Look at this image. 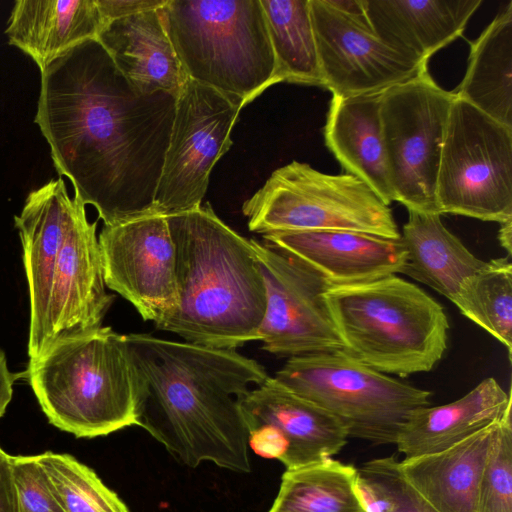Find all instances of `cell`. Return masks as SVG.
I'll use <instances>...</instances> for the list:
<instances>
[{
    "label": "cell",
    "instance_id": "cell-32",
    "mask_svg": "<svg viewBox=\"0 0 512 512\" xmlns=\"http://www.w3.org/2000/svg\"><path fill=\"white\" fill-rule=\"evenodd\" d=\"M357 470L375 491L380 512H436L405 480L396 458L373 459Z\"/></svg>",
    "mask_w": 512,
    "mask_h": 512
},
{
    "label": "cell",
    "instance_id": "cell-19",
    "mask_svg": "<svg viewBox=\"0 0 512 512\" xmlns=\"http://www.w3.org/2000/svg\"><path fill=\"white\" fill-rule=\"evenodd\" d=\"M97 40L142 94L163 91L178 97L189 79L167 35L160 9L110 21Z\"/></svg>",
    "mask_w": 512,
    "mask_h": 512
},
{
    "label": "cell",
    "instance_id": "cell-34",
    "mask_svg": "<svg viewBox=\"0 0 512 512\" xmlns=\"http://www.w3.org/2000/svg\"><path fill=\"white\" fill-rule=\"evenodd\" d=\"M248 446L259 456L283 462L288 443L272 426L263 425L249 431Z\"/></svg>",
    "mask_w": 512,
    "mask_h": 512
},
{
    "label": "cell",
    "instance_id": "cell-3",
    "mask_svg": "<svg viewBox=\"0 0 512 512\" xmlns=\"http://www.w3.org/2000/svg\"><path fill=\"white\" fill-rule=\"evenodd\" d=\"M166 219L175 246L179 306L157 329L220 349L259 340L266 292L251 239L225 224L209 202Z\"/></svg>",
    "mask_w": 512,
    "mask_h": 512
},
{
    "label": "cell",
    "instance_id": "cell-16",
    "mask_svg": "<svg viewBox=\"0 0 512 512\" xmlns=\"http://www.w3.org/2000/svg\"><path fill=\"white\" fill-rule=\"evenodd\" d=\"M77 204L62 177L31 191L15 216L30 300L29 360L46 349L48 305L58 257Z\"/></svg>",
    "mask_w": 512,
    "mask_h": 512
},
{
    "label": "cell",
    "instance_id": "cell-29",
    "mask_svg": "<svg viewBox=\"0 0 512 512\" xmlns=\"http://www.w3.org/2000/svg\"><path fill=\"white\" fill-rule=\"evenodd\" d=\"M453 302L512 354V265L507 257L492 259L463 280Z\"/></svg>",
    "mask_w": 512,
    "mask_h": 512
},
{
    "label": "cell",
    "instance_id": "cell-5",
    "mask_svg": "<svg viewBox=\"0 0 512 512\" xmlns=\"http://www.w3.org/2000/svg\"><path fill=\"white\" fill-rule=\"evenodd\" d=\"M324 297L344 351L371 368L406 377L443 357L447 315L417 285L389 275L330 285Z\"/></svg>",
    "mask_w": 512,
    "mask_h": 512
},
{
    "label": "cell",
    "instance_id": "cell-38",
    "mask_svg": "<svg viewBox=\"0 0 512 512\" xmlns=\"http://www.w3.org/2000/svg\"><path fill=\"white\" fill-rule=\"evenodd\" d=\"M498 239L509 256L512 253V219L500 223Z\"/></svg>",
    "mask_w": 512,
    "mask_h": 512
},
{
    "label": "cell",
    "instance_id": "cell-9",
    "mask_svg": "<svg viewBox=\"0 0 512 512\" xmlns=\"http://www.w3.org/2000/svg\"><path fill=\"white\" fill-rule=\"evenodd\" d=\"M436 202L440 214L512 219V128L458 97L445 126Z\"/></svg>",
    "mask_w": 512,
    "mask_h": 512
},
{
    "label": "cell",
    "instance_id": "cell-17",
    "mask_svg": "<svg viewBox=\"0 0 512 512\" xmlns=\"http://www.w3.org/2000/svg\"><path fill=\"white\" fill-rule=\"evenodd\" d=\"M320 273L330 285L355 284L401 273L406 253L399 239L344 230L262 235Z\"/></svg>",
    "mask_w": 512,
    "mask_h": 512
},
{
    "label": "cell",
    "instance_id": "cell-24",
    "mask_svg": "<svg viewBox=\"0 0 512 512\" xmlns=\"http://www.w3.org/2000/svg\"><path fill=\"white\" fill-rule=\"evenodd\" d=\"M510 410V393L494 378H486L458 400L417 410L396 446L405 458L438 453L499 421Z\"/></svg>",
    "mask_w": 512,
    "mask_h": 512
},
{
    "label": "cell",
    "instance_id": "cell-6",
    "mask_svg": "<svg viewBox=\"0 0 512 512\" xmlns=\"http://www.w3.org/2000/svg\"><path fill=\"white\" fill-rule=\"evenodd\" d=\"M160 12L189 79L244 106L276 84L260 0H167Z\"/></svg>",
    "mask_w": 512,
    "mask_h": 512
},
{
    "label": "cell",
    "instance_id": "cell-33",
    "mask_svg": "<svg viewBox=\"0 0 512 512\" xmlns=\"http://www.w3.org/2000/svg\"><path fill=\"white\" fill-rule=\"evenodd\" d=\"M22 512H65L37 455L11 456Z\"/></svg>",
    "mask_w": 512,
    "mask_h": 512
},
{
    "label": "cell",
    "instance_id": "cell-22",
    "mask_svg": "<svg viewBox=\"0 0 512 512\" xmlns=\"http://www.w3.org/2000/svg\"><path fill=\"white\" fill-rule=\"evenodd\" d=\"M499 421L441 452L404 458L401 474L436 512H477L480 480Z\"/></svg>",
    "mask_w": 512,
    "mask_h": 512
},
{
    "label": "cell",
    "instance_id": "cell-8",
    "mask_svg": "<svg viewBox=\"0 0 512 512\" xmlns=\"http://www.w3.org/2000/svg\"><path fill=\"white\" fill-rule=\"evenodd\" d=\"M250 231L344 230L399 239L392 210L361 179L292 161L272 172L242 205Z\"/></svg>",
    "mask_w": 512,
    "mask_h": 512
},
{
    "label": "cell",
    "instance_id": "cell-18",
    "mask_svg": "<svg viewBox=\"0 0 512 512\" xmlns=\"http://www.w3.org/2000/svg\"><path fill=\"white\" fill-rule=\"evenodd\" d=\"M249 431L268 425L288 443L286 469L316 463L339 453L347 444L342 424L327 411L282 386L269 376L240 401Z\"/></svg>",
    "mask_w": 512,
    "mask_h": 512
},
{
    "label": "cell",
    "instance_id": "cell-10",
    "mask_svg": "<svg viewBox=\"0 0 512 512\" xmlns=\"http://www.w3.org/2000/svg\"><path fill=\"white\" fill-rule=\"evenodd\" d=\"M455 97L434 81L428 68L382 93L380 116L390 182L395 201L407 210L440 214L436 181Z\"/></svg>",
    "mask_w": 512,
    "mask_h": 512
},
{
    "label": "cell",
    "instance_id": "cell-11",
    "mask_svg": "<svg viewBox=\"0 0 512 512\" xmlns=\"http://www.w3.org/2000/svg\"><path fill=\"white\" fill-rule=\"evenodd\" d=\"M241 100L188 79L176 99L175 114L154 206L174 215L198 208L210 173L233 144Z\"/></svg>",
    "mask_w": 512,
    "mask_h": 512
},
{
    "label": "cell",
    "instance_id": "cell-36",
    "mask_svg": "<svg viewBox=\"0 0 512 512\" xmlns=\"http://www.w3.org/2000/svg\"><path fill=\"white\" fill-rule=\"evenodd\" d=\"M0 512H22L14 481L11 456L0 448Z\"/></svg>",
    "mask_w": 512,
    "mask_h": 512
},
{
    "label": "cell",
    "instance_id": "cell-35",
    "mask_svg": "<svg viewBox=\"0 0 512 512\" xmlns=\"http://www.w3.org/2000/svg\"><path fill=\"white\" fill-rule=\"evenodd\" d=\"M167 0H97L104 23L140 12L160 9Z\"/></svg>",
    "mask_w": 512,
    "mask_h": 512
},
{
    "label": "cell",
    "instance_id": "cell-15",
    "mask_svg": "<svg viewBox=\"0 0 512 512\" xmlns=\"http://www.w3.org/2000/svg\"><path fill=\"white\" fill-rule=\"evenodd\" d=\"M96 228L97 221H88L85 205L77 199L52 283L45 351L58 341L100 328L113 303L114 295L106 291Z\"/></svg>",
    "mask_w": 512,
    "mask_h": 512
},
{
    "label": "cell",
    "instance_id": "cell-14",
    "mask_svg": "<svg viewBox=\"0 0 512 512\" xmlns=\"http://www.w3.org/2000/svg\"><path fill=\"white\" fill-rule=\"evenodd\" d=\"M98 242L106 287L156 328L179 306L175 246L166 216L150 214L104 225Z\"/></svg>",
    "mask_w": 512,
    "mask_h": 512
},
{
    "label": "cell",
    "instance_id": "cell-12",
    "mask_svg": "<svg viewBox=\"0 0 512 512\" xmlns=\"http://www.w3.org/2000/svg\"><path fill=\"white\" fill-rule=\"evenodd\" d=\"M251 243L266 292L262 349L288 358L344 350L324 297L325 278L276 245Z\"/></svg>",
    "mask_w": 512,
    "mask_h": 512
},
{
    "label": "cell",
    "instance_id": "cell-13",
    "mask_svg": "<svg viewBox=\"0 0 512 512\" xmlns=\"http://www.w3.org/2000/svg\"><path fill=\"white\" fill-rule=\"evenodd\" d=\"M309 3L322 87L333 96L383 92L427 68L373 32L362 0Z\"/></svg>",
    "mask_w": 512,
    "mask_h": 512
},
{
    "label": "cell",
    "instance_id": "cell-26",
    "mask_svg": "<svg viewBox=\"0 0 512 512\" xmlns=\"http://www.w3.org/2000/svg\"><path fill=\"white\" fill-rule=\"evenodd\" d=\"M512 128V2L470 43L466 73L453 91Z\"/></svg>",
    "mask_w": 512,
    "mask_h": 512
},
{
    "label": "cell",
    "instance_id": "cell-28",
    "mask_svg": "<svg viewBox=\"0 0 512 512\" xmlns=\"http://www.w3.org/2000/svg\"><path fill=\"white\" fill-rule=\"evenodd\" d=\"M357 468L333 458L286 469L269 512H364Z\"/></svg>",
    "mask_w": 512,
    "mask_h": 512
},
{
    "label": "cell",
    "instance_id": "cell-27",
    "mask_svg": "<svg viewBox=\"0 0 512 512\" xmlns=\"http://www.w3.org/2000/svg\"><path fill=\"white\" fill-rule=\"evenodd\" d=\"M275 60V83L322 87L309 0H260Z\"/></svg>",
    "mask_w": 512,
    "mask_h": 512
},
{
    "label": "cell",
    "instance_id": "cell-2",
    "mask_svg": "<svg viewBox=\"0 0 512 512\" xmlns=\"http://www.w3.org/2000/svg\"><path fill=\"white\" fill-rule=\"evenodd\" d=\"M138 386L136 425L181 464L208 461L249 473V429L240 401L268 373L236 349L125 335Z\"/></svg>",
    "mask_w": 512,
    "mask_h": 512
},
{
    "label": "cell",
    "instance_id": "cell-31",
    "mask_svg": "<svg viewBox=\"0 0 512 512\" xmlns=\"http://www.w3.org/2000/svg\"><path fill=\"white\" fill-rule=\"evenodd\" d=\"M477 512H512L511 410L498 423L480 480Z\"/></svg>",
    "mask_w": 512,
    "mask_h": 512
},
{
    "label": "cell",
    "instance_id": "cell-25",
    "mask_svg": "<svg viewBox=\"0 0 512 512\" xmlns=\"http://www.w3.org/2000/svg\"><path fill=\"white\" fill-rule=\"evenodd\" d=\"M400 241L406 253L401 273L431 287L450 301L463 280L486 263L445 227L437 213L408 210Z\"/></svg>",
    "mask_w": 512,
    "mask_h": 512
},
{
    "label": "cell",
    "instance_id": "cell-7",
    "mask_svg": "<svg viewBox=\"0 0 512 512\" xmlns=\"http://www.w3.org/2000/svg\"><path fill=\"white\" fill-rule=\"evenodd\" d=\"M274 378L331 414L348 437L376 445L396 444L411 416L430 406L429 391L389 377L344 350L288 358Z\"/></svg>",
    "mask_w": 512,
    "mask_h": 512
},
{
    "label": "cell",
    "instance_id": "cell-20",
    "mask_svg": "<svg viewBox=\"0 0 512 512\" xmlns=\"http://www.w3.org/2000/svg\"><path fill=\"white\" fill-rule=\"evenodd\" d=\"M482 0H362L373 32L421 64L460 37Z\"/></svg>",
    "mask_w": 512,
    "mask_h": 512
},
{
    "label": "cell",
    "instance_id": "cell-4",
    "mask_svg": "<svg viewBox=\"0 0 512 512\" xmlns=\"http://www.w3.org/2000/svg\"><path fill=\"white\" fill-rule=\"evenodd\" d=\"M25 376L49 422L78 438L136 425V371L125 335L111 327L52 344Z\"/></svg>",
    "mask_w": 512,
    "mask_h": 512
},
{
    "label": "cell",
    "instance_id": "cell-37",
    "mask_svg": "<svg viewBox=\"0 0 512 512\" xmlns=\"http://www.w3.org/2000/svg\"><path fill=\"white\" fill-rule=\"evenodd\" d=\"M16 378L17 376L8 370L6 357L0 350V418L11 401L12 386Z\"/></svg>",
    "mask_w": 512,
    "mask_h": 512
},
{
    "label": "cell",
    "instance_id": "cell-1",
    "mask_svg": "<svg viewBox=\"0 0 512 512\" xmlns=\"http://www.w3.org/2000/svg\"><path fill=\"white\" fill-rule=\"evenodd\" d=\"M176 99L137 91L97 39L41 71L34 122L59 176L69 179L74 197L92 205L104 225L156 214Z\"/></svg>",
    "mask_w": 512,
    "mask_h": 512
},
{
    "label": "cell",
    "instance_id": "cell-30",
    "mask_svg": "<svg viewBox=\"0 0 512 512\" xmlns=\"http://www.w3.org/2000/svg\"><path fill=\"white\" fill-rule=\"evenodd\" d=\"M65 512H130L88 466L69 454L37 455Z\"/></svg>",
    "mask_w": 512,
    "mask_h": 512
},
{
    "label": "cell",
    "instance_id": "cell-23",
    "mask_svg": "<svg viewBox=\"0 0 512 512\" xmlns=\"http://www.w3.org/2000/svg\"><path fill=\"white\" fill-rule=\"evenodd\" d=\"M104 25L97 0H18L5 34L41 72L75 46L97 39Z\"/></svg>",
    "mask_w": 512,
    "mask_h": 512
},
{
    "label": "cell",
    "instance_id": "cell-21",
    "mask_svg": "<svg viewBox=\"0 0 512 512\" xmlns=\"http://www.w3.org/2000/svg\"><path fill=\"white\" fill-rule=\"evenodd\" d=\"M382 93L333 96L324 139L347 174L365 182L389 206L395 201V196L381 124Z\"/></svg>",
    "mask_w": 512,
    "mask_h": 512
}]
</instances>
